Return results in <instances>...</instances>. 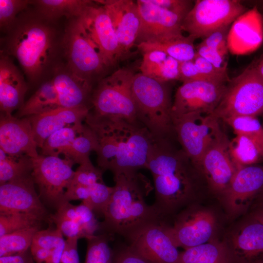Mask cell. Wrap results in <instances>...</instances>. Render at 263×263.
Returning <instances> with one entry per match:
<instances>
[{"mask_svg":"<svg viewBox=\"0 0 263 263\" xmlns=\"http://www.w3.org/2000/svg\"><path fill=\"white\" fill-rule=\"evenodd\" d=\"M94 133L98 168L113 175L147 169L158 140L139 121L101 117L89 112L85 119Z\"/></svg>","mask_w":263,"mask_h":263,"instance_id":"6da1fadb","label":"cell"},{"mask_svg":"<svg viewBox=\"0 0 263 263\" xmlns=\"http://www.w3.org/2000/svg\"><path fill=\"white\" fill-rule=\"evenodd\" d=\"M147 169L153 180V205L163 216L190 204L195 198L197 170L183 150L174 149L169 140L157 142Z\"/></svg>","mask_w":263,"mask_h":263,"instance_id":"7a4b0ae2","label":"cell"},{"mask_svg":"<svg viewBox=\"0 0 263 263\" xmlns=\"http://www.w3.org/2000/svg\"><path fill=\"white\" fill-rule=\"evenodd\" d=\"M115 185L104 213L101 226L107 231L128 239L137 230L149 224L164 222V217L145 197L152 190L150 181L137 170L114 175Z\"/></svg>","mask_w":263,"mask_h":263,"instance_id":"3957f363","label":"cell"},{"mask_svg":"<svg viewBox=\"0 0 263 263\" xmlns=\"http://www.w3.org/2000/svg\"><path fill=\"white\" fill-rule=\"evenodd\" d=\"M46 21L38 15L20 21L17 19L8 31L5 53L2 52L17 59L33 83L41 79L56 53V34Z\"/></svg>","mask_w":263,"mask_h":263,"instance_id":"277c9868","label":"cell"},{"mask_svg":"<svg viewBox=\"0 0 263 263\" xmlns=\"http://www.w3.org/2000/svg\"><path fill=\"white\" fill-rule=\"evenodd\" d=\"M132 92L137 118L158 140L168 139L174 131L172 102L168 82H161L141 73H135Z\"/></svg>","mask_w":263,"mask_h":263,"instance_id":"5b68a950","label":"cell"},{"mask_svg":"<svg viewBox=\"0 0 263 263\" xmlns=\"http://www.w3.org/2000/svg\"><path fill=\"white\" fill-rule=\"evenodd\" d=\"M135 73L123 67L101 78L94 89L91 104L94 114L138 121L132 92Z\"/></svg>","mask_w":263,"mask_h":263,"instance_id":"8992f818","label":"cell"},{"mask_svg":"<svg viewBox=\"0 0 263 263\" xmlns=\"http://www.w3.org/2000/svg\"><path fill=\"white\" fill-rule=\"evenodd\" d=\"M263 112V79L252 64L230 79L218 105L211 113L217 119L256 116Z\"/></svg>","mask_w":263,"mask_h":263,"instance_id":"52a82bcc","label":"cell"},{"mask_svg":"<svg viewBox=\"0 0 263 263\" xmlns=\"http://www.w3.org/2000/svg\"><path fill=\"white\" fill-rule=\"evenodd\" d=\"M62 45L68 68L93 84L109 67L78 18L72 19L67 27Z\"/></svg>","mask_w":263,"mask_h":263,"instance_id":"ba28073f","label":"cell"},{"mask_svg":"<svg viewBox=\"0 0 263 263\" xmlns=\"http://www.w3.org/2000/svg\"><path fill=\"white\" fill-rule=\"evenodd\" d=\"M237 0H197L182 24L183 31L194 40L209 36L213 32L231 26L246 11Z\"/></svg>","mask_w":263,"mask_h":263,"instance_id":"9c48e42d","label":"cell"},{"mask_svg":"<svg viewBox=\"0 0 263 263\" xmlns=\"http://www.w3.org/2000/svg\"><path fill=\"white\" fill-rule=\"evenodd\" d=\"M32 176L42 203L57 210L63 203L66 189L70 186L75 164L70 159L41 154L31 158Z\"/></svg>","mask_w":263,"mask_h":263,"instance_id":"30bf717a","label":"cell"},{"mask_svg":"<svg viewBox=\"0 0 263 263\" xmlns=\"http://www.w3.org/2000/svg\"><path fill=\"white\" fill-rule=\"evenodd\" d=\"M173 129L182 150L195 169L212 142L223 132L211 114L191 113L172 117Z\"/></svg>","mask_w":263,"mask_h":263,"instance_id":"8fae6325","label":"cell"},{"mask_svg":"<svg viewBox=\"0 0 263 263\" xmlns=\"http://www.w3.org/2000/svg\"><path fill=\"white\" fill-rule=\"evenodd\" d=\"M226 84L206 80L183 82L174 95L172 117L191 113L211 114L220 103Z\"/></svg>","mask_w":263,"mask_h":263,"instance_id":"7c38bea8","label":"cell"},{"mask_svg":"<svg viewBox=\"0 0 263 263\" xmlns=\"http://www.w3.org/2000/svg\"><path fill=\"white\" fill-rule=\"evenodd\" d=\"M140 27L135 45L166 42L183 36L180 16L159 7L148 0H136Z\"/></svg>","mask_w":263,"mask_h":263,"instance_id":"4fadbf2b","label":"cell"},{"mask_svg":"<svg viewBox=\"0 0 263 263\" xmlns=\"http://www.w3.org/2000/svg\"><path fill=\"white\" fill-rule=\"evenodd\" d=\"M217 227L214 213L206 209L190 207L181 212L167 230L177 247L185 249L208 242Z\"/></svg>","mask_w":263,"mask_h":263,"instance_id":"5bb4252c","label":"cell"},{"mask_svg":"<svg viewBox=\"0 0 263 263\" xmlns=\"http://www.w3.org/2000/svg\"><path fill=\"white\" fill-rule=\"evenodd\" d=\"M32 173L0 185V213L23 212L52 224L51 214L37 194Z\"/></svg>","mask_w":263,"mask_h":263,"instance_id":"9a60e30c","label":"cell"},{"mask_svg":"<svg viewBox=\"0 0 263 263\" xmlns=\"http://www.w3.org/2000/svg\"><path fill=\"white\" fill-rule=\"evenodd\" d=\"M164 222L147 225L129 239V246L151 263H177L180 252Z\"/></svg>","mask_w":263,"mask_h":263,"instance_id":"2e32d148","label":"cell"},{"mask_svg":"<svg viewBox=\"0 0 263 263\" xmlns=\"http://www.w3.org/2000/svg\"><path fill=\"white\" fill-rule=\"evenodd\" d=\"M229 143L223 132L207 148L197 169L203 174L211 190L220 196L237 171L229 154Z\"/></svg>","mask_w":263,"mask_h":263,"instance_id":"e0dca14e","label":"cell"},{"mask_svg":"<svg viewBox=\"0 0 263 263\" xmlns=\"http://www.w3.org/2000/svg\"><path fill=\"white\" fill-rule=\"evenodd\" d=\"M87 34L99 48L108 66L122 59L118 40L110 18L102 5L92 3L78 18Z\"/></svg>","mask_w":263,"mask_h":263,"instance_id":"ac0fdd59","label":"cell"},{"mask_svg":"<svg viewBox=\"0 0 263 263\" xmlns=\"http://www.w3.org/2000/svg\"><path fill=\"white\" fill-rule=\"evenodd\" d=\"M106 9L119 45L122 59L128 57L135 45L140 19L136 1L95 0Z\"/></svg>","mask_w":263,"mask_h":263,"instance_id":"d6986e66","label":"cell"},{"mask_svg":"<svg viewBox=\"0 0 263 263\" xmlns=\"http://www.w3.org/2000/svg\"><path fill=\"white\" fill-rule=\"evenodd\" d=\"M263 189V166L250 165L237 170L229 185L220 195L228 213L243 212L254 196Z\"/></svg>","mask_w":263,"mask_h":263,"instance_id":"ffe728a7","label":"cell"},{"mask_svg":"<svg viewBox=\"0 0 263 263\" xmlns=\"http://www.w3.org/2000/svg\"><path fill=\"white\" fill-rule=\"evenodd\" d=\"M263 41V17L255 6L232 23L227 36L228 50L233 55H245L256 50Z\"/></svg>","mask_w":263,"mask_h":263,"instance_id":"44dd1931","label":"cell"},{"mask_svg":"<svg viewBox=\"0 0 263 263\" xmlns=\"http://www.w3.org/2000/svg\"><path fill=\"white\" fill-rule=\"evenodd\" d=\"M0 149L11 155L37 157L38 147L28 117L0 113Z\"/></svg>","mask_w":263,"mask_h":263,"instance_id":"7402d4cb","label":"cell"},{"mask_svg":"<svg viewBox=\"0 0 263 263\" xmlns=\"http://www.w3.org/2000/svg\"><path fill=\"white\" fill-rule=\"evenodd\" d=\"M226 243L234 263L263 260V224L252 217L235 230Z\"/></svg>","mask_w":263,"mask_h":263,"instance_id":"603a6c76","label":"cell"},{"mask_svg":"<svg viewBox=\"0 0 263 263\" xmlns=\"http://www.w3.org/2000/svg\"><path fill=\"white\" fill-rule=\"evenodd\" d=\"M90 107L58 108L50 112L28 116L38 148L54 132L62 128L83 123Z\"/></svg>","mask_w":263,"mask_h":263,"instance_id":"cb8c5ba5","label":"cell"},{"mask_svg":"<svg viewBox=\"0 0 263 263\" xmlns=\"http://www.w3.org/2000/svg\"><path fill=\"white\" fill-rule=\"evenodd\" d=\"M28 89L24 77L9 56L1 52L0 58V113L12 114L24 104Z\"/></svg>","mask_w":263,"mask_h":263,"instance_id":"d4e9b609","label":"cell"},{"mask_svg":"<svg viewBox=\"0 0 263 263\" xmlns=\"http://www.w3.org/2000/svg\"><path fill=\"white\" fill-rule=\"evenodd\" d=\"M52 80L58 94L60 107H89L93 84L77 76L66 65L54 68Z\"/></svg>","mask_w":263,"mask_h":263,"instance_id":"484cf974","label":"cell"},{"mask_svg":"<svg viewBox=\"0 0 263 263\" xmlns=\"http://www.w3.org/2000/svg\"><path fill=\"white\" fill-rule=\"evenodd\" d=\"M139 69L142 74L161 82L180 80V62L160 51L143 53Z\"/></svg>","mask_w":263,"mask_h":263,"instance_id":"4316f807","label":"cell"},{"mask_svg":"<svg viewBox=\"0 0 263 263\" xmlns=\"http://www.w3.org/2000/svg\"><path fill=\"white\" fill-rule=\"evenodd\" d=\"M177 263H234L225 242L213 239L180 252Z\"/></svg>","mask_w":263,"mask_h":263,"instance_id":"83f0119b","label":"cell"},{"mask_svg":"<svg viewBox=\"0 0 263 263\" xmlns=\"http://www.w3.org/2000/svg\"><path fill=\"white\" fill-rule=\"evenodd\" d=\"M88 0H32L38 14L50 21L62 17L72 19L80 17L92 3Z\"/></svg>","mask_w":263,"mask_h":263,"instance_id":"f1b7e54d","label":"cell"},{"mask_svg":"<svg viewBox=\"0 0 263 263\" xmlns=\"http://www.w3.org/2000/svg\"><path fill=\"white\" fill-rule=\"evenodd\" d=\"M228 149L237 170L252 165L263 158V142L247 135H236L229 141Z\"/></svg>","mask_w":263,"mask_h":263,"instance_id":"f546056e","label":"cell"},{"mask_svg":"<svg viewBox=\"0 0 263 263\" xmlns=\"http://www.w3.org/2000/svg\"><path fill=\"white\" fill-rule=\"evenodd\" d=\"M58 108V96L52 79L44 82L19 111V117L43 114Z\"/></svg>","mask_w":263,"mask_h":263,"instance_id":"4dcf8cb0","label":"cell"},{"mask_svg":"<svg viewBox=\"0 0 263 263\" xmlns=\"http://www.w3.org/2000/svg\"><path fill=\"white\" fill-rule=\"evenodd\" d=\"M194 39L184 36L166 42L159 43H142L136 45L144 53L157 50L163 52L180 62L192 60L196 55L194 45Z\"/></svg>","mask_w":263,"mask_h":263,"instance_id":"1f68e13d","label":"cell"},{"mask_svg":"<svg viewBox=\"0 0 263 263\" xmlns=\"http://www.w3.org/2000/svg\"><path fill=\"white\" fill-rule=\"evenodd\" d=\"M32 171L31 158L11 155L0 149V185L31 174Z\"/></svg>","mask_w":263,"mask_h":263,"instance_id":"d6a6232c","label":"cell"},{"mask_svg":"<svg viewBox=\"0 0 263 263\" xmlns=\"http://www.w3.org/2000/svg\"><path fill=\"white\" fill-rule=\"evenodd\" d=\"M97 142L95 135L85 123L81 132L75 138L70 147L63 152L64 158L79 165L90 159L91 151H96Z\"/></svg>","mask_w":263,"mask_h":263,"instance_id":"836d02e7","label":"cell"},{"mask_svg":"<svg viewBox=\"0 0 263 263\" xmlns=\"http://www.w3.org/2000/svg\"><path fill=\"white\" fill-rule=\"evenodd\" d=\"M85 124H78L62 128L51 134L44 142L41 155L59 156L70 147L72 143L82 132Z\"/></svg>","mask_w":263,"mask_h":263,"instance_id":"e575fe53","label":"cell"},{"mask_svg":"<svg viewBox=\"0 0 263 263\" xmlns=\"http://www.w3.org/2000/svg\"><path fill=\"white\" fill-rule=\"evenodd\" d=\"M40 228L33 227L0 237V257L13 255L29 249L35 234Z\"/></svg>","mask_w":263,"mask_h":263,"instance_id":"d590c367","label":"cell"},{"mask_svg":"<svg viewBox=\"0 0 263 263\" xmlns=\"http://www.w3.org/2000/svg\"><path fill=\"white\" fill-rule=\"evenodd\" d=\"M42 222L38 216L27 213H0V237L28 228L41 227Z\"/></svg>","mask_w":263,"mask_h":263,"instance_id":"8d00e7d4","label":"cell"},{"mask_svg":"<svg viewBox=\"0 0 263 263\" xmlns=\"http://www.w3.org/2000/svg\"><path fill=\"white\" fill-rule=\"evenodd\" d=\"M109 237L102 234L87 239L85 263H113L115 254L109 245Z\"/></svg>","mask_w":263,"mask_h":263,"instance_id":"74e56055","label":"cell"},{"mask_svg":"<svg viewBox=\"0 0 263 263\" xmlns=\"http://www.w3.org/2000/svg\"><path fill=\"white\" fill-rule=\"evenodd\" d=\"M224 121L232 128L236 135H247L263 142V128L256 116H237Z\"/></svg>","mask_w":263,"mask_h":263,"instance_id":"f35d334b","label":"cell"},{"mask_svg":"<svg viewBox=\"0 0 263 263\" xmlns=\"http://www.w3.org/2000/svg\"><path fill=\"white\" fill-rule=\"evenodd\" d=\"M89 187V198L82 202L94 213L103 216L113 194V187H108L104 183L98 182Z\"/></svg>","mask_w":263,"mask_h":263,"instance_id":"ab89813d","label":"cell"},{"mask_svg":"<svg viewBox=\"0 0 263 263\" xmlns=\"http://www.w3.org/2000/svg\"><path fill=\"white\" fill-rule=\"evenodd\" d=\"M32 3L29 0H0V27L9 31L15 23L17 16Z\"/></svg>","mask_w":263,"mask_h":263,"instance_id":"60d3db41","label":"cell"},{"mask_svg":"<svg viewBox=\"0 0 263 263\" xmlns=\"http://www.w3.org/2000/svg\"><path fill=\"white\" fill-rule=\"evenodd\" d=\"M103 171L95 167L90 159L82 163L75 171L71 185H82L90 186L98 182L104 183Z\"/></svg>","mask_w":263,"mask_h":263,"instance_id":"b9f144b4","label":"cell"},{"mask_svg":"<svg viewBox=\"0 0 263 263\" xmlns=\"http://www.w3.org/2000/svg\"><path fill=\"white\" fill-rule=\"evenodd\" d=\"M193 61L203 80L221 83H227L229 80L227 72L218 69L197 53Z\"/></svg>","mask_w":263,"mask_h":263,"instance_id":"7bdbcfd3","label":"cell"},{"mask_svg":"<svg viewBox=\"0 0 263 263\" xmlns=\"http://www.w3.org/2000/svg\"><path fill=\"white\" fill-rule=\"evenodd\" d=\"M78 222L83 231L85 238L90 239L95 235V232L100 227L95 218L94 213L82 202L76 206Z\"/></svg>","mask_w":263,"mask_h":263,"instance_id":"ee69618b","label":"cell"},{"mask_svg":"<svg viewBox=\"0 0 263 263\" xmlns=\"http://www.w3.org/2000/svg\"><path fill=\"white\" fill-rule=\"evenodd\" d=\"M63 236L62 233L56 227L39 229L35 234L31 247L52 250L64 240Z\"/></svg>","mask_w":263,"mask_h":263,"instance_id":"f6af8a7d","label":"cell"},{"mask_svg":"<svg viewBox=\"0 0 263 263\" xmlns=\"http://www.w3.org/2000/svg\"><path fill=\"white\" fill-rule=\"evenodd\" d=\"M230 26L221 28L204 38L200 42L209 48L217 51L222 56L226 57L228 50L227 47V36Z\"/></svg>","mask_w":263,"mask_h":263,"instance_id":"bcb514c9","label":"cell"},{"mask_svg":"<svg viewBox=\"0 0 263 263\" xmlns=\"http://www.w3.org/2000/svg\"><path fill=\"white\" fill-rule=\"evenodd\" d=\"M160 8L176 14L184 19L193 7L188 0H148Z\"/></svg>","mask_w":263,"mask_h":263,"instance_id":"7dc6e473","label":"cell"},{"mask_svg":"<svg viewBox=\"0 0 263 263\" xmlns=\"http://www.w3.org/2000/svg\"><path fill=\"white\" fill-rule=\"evenodd\" d=\"M195 49L197 54L207 60L216 68L227 72L226 57L200 43L197 45Z\"/></svg>","mask_w":263,"mask_h":263,"instance_id":"c3c4849f","label":"cell"},{"mask_svg":"<svg viewBox=\"0 0 263 263\" xmlns=\"http://www.w3.org/2000/svg\"><path fill=\"white\" fill-rule=\"evenodd\" d=\"M52 223L56 225L63 235L67 238H85L84 234L79 223L74 220L55 218L51 216Z\"/></svg>","mask_w":263,"mask_h":263,"instance_id":"681fc988","label":"cell"},{"mask_svg":"<svg viewBox=\"0 0 263 263\" xmlns=\"http://www.w3.org/2000/svg\"><path fill=\"white\" fill-rule=\"evenodd\" d=\"M78 240L76 237H72L65 240L60 263H80L77 251Z\"/></svg>","mask_w":263,"mask_h":263,"instance_id":"f907efd6","label":"cell"},{"mask_svg":"<svg viewBox=\"0 0 263 263\" xmlns=\"http://www.w3.org/2000/svg\"><path fill=\"white\" fill-rule=\"evenodd\" d=\"M203 80L193 60L180 62V80L183 83Z\"/></svg>","mask_w":263,"mask_h":263,"instance_id":"816d5d0a","label":"cell"},{"mask_svg":"<svg viewBox=\"0 0 263 263\" xmlns=\"http://www.w3.org/2000/svg\"><path fill=\"white\" fill-rule=\"evenodd\" d=\"M113 263H151L129 246L114 255Z\"/></svg>","mask_w":263,"mask_h":263,"instance_id":"f5cc1de1","label":"cell"},{"mask_svg":"<svg viewBox=\"0 0 263 263\" xmlns=\"http://www.w3.org/2000/svg\"><path fill=\"white\" fill-rule=\"evenodd\" d=\"M90 187L82 185H71L66 189L64 196V202L72 200H86L89 196Z\"/></svg>","mask_w":263,"mask_h":263,"instance_id":"db71d44e","label":"cell"},{"mask_svg":"<svg viewBox=\"0 0 263 263\" xmlns=\"http://www.w3.org/2000/svg\"><path fill=\"white\" fill-rule=\"evenodd\" d=\"M0 263H36L30 248L24 252L13 255L0 257Z\"/></svg>","mask_w":263,"mask_h":263,"instance_id":"11a10c76","label":"cell"},{"mask_svg":"<svg viewBox=\"0 0 263 263\" xmlns=\"http://www.w3.org/2000/svg\"><path fill=\"white\" fill-rule=\"evenodd\" d=\"M30 251L33 259L36 263H47L52 250L41 247H30Z\"/></svg>","mask_w":263,"mask_h":263,"instance_id":"9f6ffc18","label":"cell"},{"mask_svg":"<svg viewBox=\"0 0 263 263\" xmlns=\"http://www.w3.org/2000/svg\"><path fill=\"white\" fill-rule=\"evenodd\" d=\"M65 245V240L53 249L50 259L47 263H60L61 258Z\"/></svg>","mask_w":263,"mask_h":263,"instance_id":"6f0895ef","label":"cell"},{"mask_svg":"<svg viewBox=\"0 0 263 263\" xmlns=\"http://www.w3.org/2000/svg\"><path fill=\"white\" fill-rule=\"evenodd\" d=\"M252 65L257 73L263 79V56Z\"/></svg>","mask_w":263,"mask_h":263,"instance_id":"680465c9","label":"cell"},{"mask_svg":"<svg viewBox=\"0 0 263 263\" xmlns=\"http://www.w3.org/2000/svg\"><path fill=\"white\" fill-rule=\"evenodd\" d=\"M252 217L263 224V207L256 210L253 213Z\"/></svg>","mask_w":263,"mask_h":263,"instance_id":"91938a15","label":"cell"},{"mask_svg":"<svg viewBox=\"0 0 263 263\" xmlns=\"http://www.w3.org/2000/svg\"><path fill=\"white\" fill-rule=\"evenodd\" d=\"M250 263H263V260L256 261V262H255Z\"/></svg>","mask_w":263,"mask_h":263,"instance_id":"94428289","label":"cell"},{"mask_svg":"<svg viewBox=\"0 0 263 263\" xmlns=\"http://www.w3.org/2000/svg\"><path fill=\"white\" fill-rule=\"evenodd\" d=\"M262 191H263V189L262 190Z\"/></svg>","mask_w":263,"mask_h":263,"instance_id":"6125c7cd","label":"cell"},{"mask_svg":"<svg viewBox=\"0 0 263 263\" xmlns=\"http://www.w3.org/2000/svg\"></svg>","mask_w":263,"mask_h":263,"instance_id":"be15d7a7","label":"cell"}]
</instances>
